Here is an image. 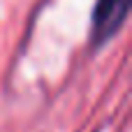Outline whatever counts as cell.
Instances as JSON below:
<instances>
[{
  "mask_svg": "<svg viewBox=\"0 0 132 132\" xmlns=\"http://www.w3.org/2000/svg\"><path fill=\"white\" fill-rule=\"evenodd\" d=\"M130 0H97L90 16V44L97 49L107 44L125 23Z\"/></svg>",
  "mask_w": 132,
  "mask_h": 132,
  "instance_id": "1",
  "label": "cell"
}]
</instances>
